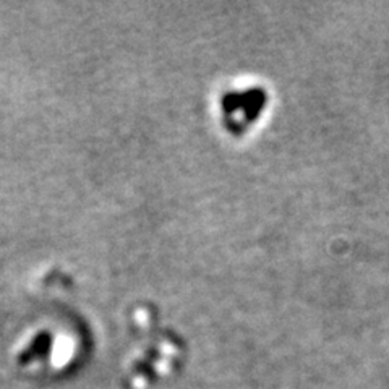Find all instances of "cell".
<instances>
[{"label": "cell", "mask_w": 389, "mask_h": 389, "mask_svg": "<svg viewBox=\"0 0 389 389\" xmlns=\"http://www.w3.org/2000/svg\"><path fill=\"white\" fill-rule=\"evenodd\" d=\"M264 106H266V91L253 83H246L235 91L230 89V93L224 96L226 118L234 128L245 125V122L246 127L253 123L258 118L256 116L263 112Z\"/></svg>", "instance_id": "obj_1"}]
</instances>
